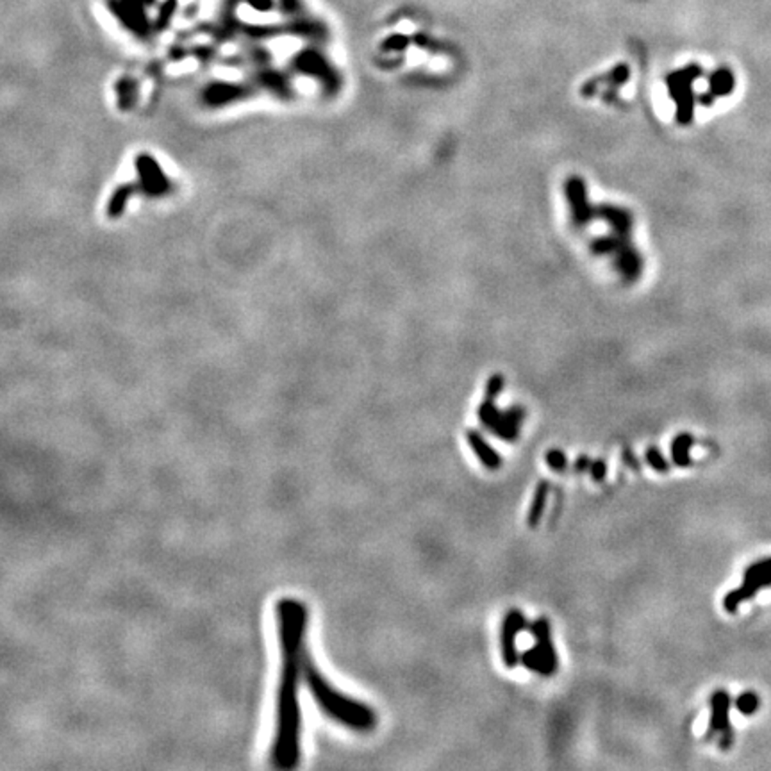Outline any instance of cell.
<instances>
[{
	"label": "cell",
	"instance_id": "cell-1",
	"mask_svg": "<svg viewBox=\"0 0 771 771\" xmlns=\"http://www.w3.org/2000/svg\"><path fill=\"white\" fill-rule=\"evenodd\" d=\"M281 673H278L277 705H275V734L271 740L270 761L278 770H291L300 763L302 754V709L300 682L304 680L309 648L307 627L309 609L293 597L281 598L275 604Z\"/></svg>",
	"mask_w": 771,
	"mask_h": 771
},
{
	"label": "cell",
	"instance_id": "cell-2",
	"mask_svg": "<svg viewBox=\"0 0 771 771\" xmlns=\"http://www.w3.org/2000/svg\"><path fill=\"white\" fill-rule=\"evenodd\" d=\"M304 684L313 695L320 711L334 723L343 725L348 730L361 732V734L372 732L377 725V714L374 709L354 696L338 691L325 679L311 653L304 664Z\"/></svg>",
	"mask_w": 771,
	"mask_h": 771
},
{
	"label": "cell",
	"instance_id": "cell-3",
	"mask_svg": "<svg viewBox=\"0 0 771 771\" xmlns=\"http://www.w3.org/2000/svg\"><path fill=\"white\" fill-rule=\"evenodd\" d=\"M529 623L520 609H511L504 616L500 627V650L502 660L507 668H514L518 663H521V653L518 652L516 637L518 634L527 630Z\"/></svg>",
	"mask_w": 771,
	"mask_h": 771
},
{
	"label": "cell",
	"instance_id": "cell-4",
	"mask_svg": "<svg viewBox=\"0 0 771 771\" xmlns=\"http://www.w3.org/2000/svg\"><path fill=\"white\" fill-rule=\"evenodd\" d=\"M479 420L482 425L493 432L495 436L502 437L505 441H516L520 436V427L511 422L505 411H500L493 404V398H486L482 406L479 407Z\"/></svg>",
	"mask_w": 771,
	"mask_h": 771
},
{
	"label": "cell",
	"instance_id": "cell-5",
	"mask_svg": "<svg viewBox=\"0 0 771 771\" xmlns=\"http://www.w3.org/2000/svg\"><path fill=\"white\" fill-rule=\"evenodd\" d=\"M530 634H532L534 641H536V648L539 650V653L545 659L546 666H549L550 673H556L559 668V659H557V652L552 643V627H550V621L546 618H537V620L530 621L529 627H527Z\"/></svg>",
	"mask_w": 771,
	"mask_h": 771
},
{
	"label": "cell",
	"instance_id": "cell-6",
	"mask_svg": "<svg viewBox=\"0 0 771 771\" xmlns=\"http://www.w3.org/2000/svg\"><path fill=\"white\" fill-rule=\"evenodd\" d=\"M771 586V575H763V577H748L744 579L743 584L740 586L734 591H728L723 598V607L725 611L735 612L743 602L750 600L751 597H756L757 593L763 591V589L770 588Z\"/></svg>",
	"mask_w": 771,
	"mask_h": 771
},
{
	"label": "cell",
	"instance_id": "cell-7",
	"mask_svg": "<svg viewBox=\"0 0 771 771\" xmlns=\"http://www.w3.org/2000/svg\"><path fill=\"white\" fill-rule=\"evenodd\" d=\"M730 695L725 689H718L711 696V720H709L707 740L721 734L727 727H730Z\"/></svg>",
	"mask_w": 771,
	"mask_h": 771
},
{
	"label": "cell",
	"instance_id": "cell-8",
	"mask_svg": "<svg viewBox=\"0 0 771 771\" xmlns=\"http://www.w3.org/2000/svg\"><path fill=\"white\" fill-rule=\"evenodd\" d=\"M466 439H468V445L472 446V450L475 452V455L479 458V461L486 466L488 469H498L502 466V458L500 453L486 441L484 437L481 436V432L477 430H468L466 432Z\"/></svg>",
	"mask_w": 771,
	"mask_h": 771
},
{
	"label": "cell",
	"instance_id": "cell-9",
	"mask_svg": "<svg viewBox=\"0 0 771 771\" xmlns=\"http://www.w3.org/2000/svg\"><path fill=\"white\" fill-rule=\"evenodd\" d=\"M695 445V437L691 434H679L672 441L670 452H672V462L679 468H688L691 466V448Z\"/></svg>",
	"mask_w": 771,
	"mask_h": 771
},
{
	"label": "cell",
	"instance_id": "cell-10",
	"mask_svg": "<svg viewBox=\"0 0 771 771\" xmlns=\"http://www.w3.org/2000/svg\"><path fill=\"white\" fill-rule=\"evenodd\" d=\"M549 495H550V482L541 481L539 484H537L536 491H534L532 504H530L529 514H527V523H529V527H532V529H536L537 525H539V521L543 520V513H545L546 502H549Z\"/></svg>",
	"mask_w": 771,
	"mask_h": 771
},
{
	"label": "cell",
	"instance_id": "cell-11",
	"mask_svg": "<svg viewBox=\"0 0 771 771\" xmlns=\"http://www.w3.org/2000/svg\"><path fill=\"white\" fill-rule=\"evenodd\" d=\"M521 664H523L527 670H530V672L537 673V675L552 677V673H550V670H549V666H546L545 659H543V656H541L539 650H537L536 646L529 648V650H525V652H521Z\"/></svg>",
	"mask_w": 771,
	"mask_h": 771
},
{
	"label": "cell",
	"instance_id": "cell-12",
	"mask_svg": "<svg viewBox=\"0 0 771 771\" xmlns=\"http://www.w3.org/2000/svg\"><path fill=\"white\" fill-rule=\"evenodd\" d=\"M734 90V76H732L730 70H718L714 72V76L711 77V93L712 97H721L728 95V93Z\"/></svg>",
	"mask_w": 771,
	"mask_h": 771
},
{
	"label": "cell",
	"instance_id": "cell-13",
	"mask_svg": "<svg viewBox=\"0 0 771 771\" xmlns=\"http://www.w3.org/2000/svg\"><path fill=\"white\" fill-rule=\"evenodd\" d=\"M761 707V698L759 695H756L754 691L741 693L735 700V709L744 716H751L756 711H759Z\"/></svg>",
	"mask_w": 771,
	"mask_h": 771
},
{
	"label": "cell",
	"instance_id": "cell-14",
	"mask_svg": "<svg viewBox=\"0 0 771 771\" xmlns=\"http://www.w3.org/2000/svg\"><path fill=\"white\" fill-rule=\"evenodd\" d=\"M644 459H646L648 466H650L652 469H656V472L666 473L670 469V462L666 461L663 452H660L659 448H656V446L646 448V452H644Z\"/></svg>",
	"mask_w": 771,
	"mask_h": 771
},
{
	"label": "cell",
	"instance_id": "cell-15",
	"mask_svg": "<svg viewBox=\"0 0 771 771\" xmlns=\"http://www.w3.org/2000/svg\"><path fill=\"white\" fill-rule=\"evenodd\" d=\"M545 459L549 468H552L553 472H563L568 466V459H566V453L563 450H550Z\"/></svg>",
	"mask_w": 771,
	"mask_h": 771
},
{
	"label": "cell",
	"instance_id": "cell-16",
	"mask_svg": "<svg viewBox=\"0 0 771 771\" xmlns=\"http://www.w3.org/2000/svg\"><path fill=\"white\" fill-rule=\"evenodd\" d=\"M763 575H771V557L764 560H757L754 565L748 566L744 570V579L748 577H763Z\"/></svg>",
	"mask_w": 771,
	"mask_h": 771
},
{
	"label": "cell",
	"instance_id": "cell-17",
	"mask_svg": "<svg viewBox=\"0 0 771 771\" xmlns=\"http://www.w3.org/2000/svg\"><path fill=\"white\" fill-rule=\"evenodd\" d=\"M502 388H504V379L500 377V375H495V377L489 379L488 386H486V398H493L498 397L502 391Z\"/></svg>",
	"mask_w": 771,
	"mask_h": 771
},
{
	"label": "cell",
	"instance_id": "cell-18",
	"mask_svg": "<svg viewBox=\"0 0 771 771\" xmlns=\"http://www.w3.org/2000/svg\"><path fill=\"white\" fill-rule=\"evenodd\" d=\"M589 473H591L593 481H597V482L604 481L605 475H607V465H605V461H602V459L593 461L591 468H589Z\"/></svg>",
	"mask_w": 771,
	"mask_h": 771
},
{
	"label": "cell",
	"instance_id": "cell-19",
	"mask_svg": "<svg viewBox=\"0 0 771 771\" xmlns=\"http://www.w3.org/2000/svg\"><path fill=\"white\" fill-rule=\"evenodd\" d=\"M721 740H720V748L721 750H728V748L732 747V740H734V732H732V727H727L723 732H721Z\"/></svg>",
	"mask_w": 771,
	"mask_h": 771
},
{
	"label": "cell",
	"instance_id": "cell-20",
	"mask_svg": "<svg viewBox=\"0 0 771 771\" xmlns=\"http://www.w3.org/2000/svg\"><path fill=\"white\" fill-rule=\"evenodd\" d=\"M623 462L630 466L632 469H639V459L634 455V452L630 448L623 450Z\"/></svg>",
	"mask_w": 771,
	"mask_h": 771
},
{
	"label": "cell",
	"instance_id": "cell-21",
	"mask_svg": "<svg viewBox=\"0 0 771 771\" xmlns=\"http://www.w3.org/2000/svg\"><path fill=\"white\" fill-rule=\"evenodd\" d=\"M591 468V461H589L588 455H579L575 461V469L577 472H586V469Z\"/></svg>",
	"mask_w": 771,
	"mask_h": 771
}]
</instances>
